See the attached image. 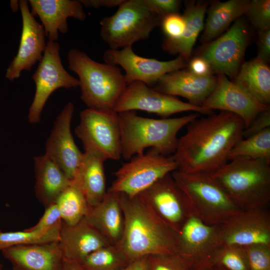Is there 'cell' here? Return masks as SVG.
Returning <instances> with one entry per match:
<instances>
[{
  "label": "cell",
  "mask_w": 270,
  "mask_h": 270,
  "mask_svg": "<svg viewBox=\"0 0 270 270\" xmlns=\"http://www.w3.org/2000/svg\"><path fill=\"white\" fill-rule=\"evenodd\" d=\"M198 118L186 126L172 156L178 170L211 174L228 162L231 150L242 138L245 126L240 117L226 112Z\"/></svg>",
  "instance_id": "1"
},
{
  "label": "cell",
  "mask_w": 270,
  "mask_h": 270,
  "mask_svg": "<svg viewBox=\"0 0 270 270\" xmlns=\"http://www.w3.org/2000/svg\"><path fill=\"white\" fill-rule=\"evenodd\" d=\"M118 194L124 218V228L117 245L128 262L152 254H176V234L162 222L138 196L130 197Z\"/></svg>",
  "instance_id": "2"
},
{
  "label": "cell",
  "mask_w": 270,
  "mask_h": 270,
  "mask_svg": "<svg viewBox=\"0 0 270 270\" xmlns=\"http://www.w3.org/2000/svg\"><path fill=\"white\" fill-rule=\"evenodd\" d=\"M118 114L122 156L127 160L150 148L162 155L171 156L177 145L178 132L200 114L194 112L178 118L156 119L139 116L134 111Z\"/></svg>",
  "instance_id": "3"
},
{
  "label": "cell",
  "mask_w": 270,
  "mask_h": 270,
  "mask_svg": "<svg viewBox=\"0 0 270 270\" xmlns=\"http://www.w3.org/2000/svg\"><path fill=\"white\" fill-rule=\"evenodd\" d=\"M210 175L240 210L268 208L270 163L246 158L232 159Z\"/></svg>",
  "instance_id": "4"
},
{
  "label": "cell",
  "mask_w": 270,
  "mask_h": 270,
  "mask_svg": "<svg viewBox=\"0 0 270 270\" xmlns=\"http://www.w3.org/2000/svg\"><path fill=\"white\" fill-rule=\"evenodd\" d=\"M67 60L68 68L78 77L80 99L88 108L114 110L128 86L120 69L116 66L94 60L75 48L69 51Z\"/></svg>",
  "instance_id": "5"
},
{
  "label": "cell",
  "mask_w": 270,
  "mask_h": 270,
  "mask_svg": "<svg viewBox=\"0 0 270 270\" xmlns=\"http://www.w3.org/2000/svg\"><path fill=\"white\" fill-rule=\"evenodd\" d=\"M172 174L189 199L194 214L204 223L220 224L241 211L210 174L177 170Z\"/></svg>",
  "instance_id": "6"
},
{
  "label": "cell",
  "mask_w": 270,
  "mask_h": 270,
  "mask_svg": "<svg viewBox=\"0 0 270 270\" xmlns=\"http://www.w3.org/2000/svg\"><path fill=\"white\" fill-rule=\"evenodd\" d=\"M161 20L144 0H124L114 14L101 20L100 34L110 49L132 46L148 38Z\"/></svg>",
  "instance_id": "7"
},
{
  "label": "cell",
  "mask_w": 270,
  "mask_h": 270,
  "mask_svg": "<svg viewBox=\"0 0 270 270\" xmlns=\"http://www.w3.org/2000/svg\"><path fill=\"white\" fill-rule=\"evenodd\" d=\"M128 161L114 172L115 178L108 190L134 196L178 170L172 155L164 156L152 148Z\"/></svg>",
  "instance_id": "8"
},
{
  "label": "cell",
  "mask_w": 270,
  "mask_h": 270,
  "mask_svg": "<svg viewBox=\"0 0 270 270\" xmlns=\"http://www.w3.org/2000/svg\"><path fill=\"white\" fill-rule=\"evenodd\" d=\"M75 133L82 142L84 152L96 154L105 160H120V124L118 114L114 110H82Z\"/></svg>",
  "instance_id": "9"
},
{
  "label": "cell",
  "mask_w": 270,
  "mask_h": 270,
  "mask_svg": "<svg viewBox=\"0 0 270 270\" xmlns=\"http://www.w3.org/2000/svg\"><path fill=\"white\" fill-rule=\"evenodd\" d=\"M152 212L177 234L194 214L190 202L172 173L137 195Z\"/></svg>",
  "instance_id": "10"
},
{
  "label": "cell",
  "mask_w": 270,
  "mask_h": 270,
  "mask_svg": "<svg viewBox=\"0 0 270 270\" xmlns=\"http://www.w3.org/2000/svg\"><path fill=\"white\" fill-rule=\"evenodd\" d=\"M56 42L48 40L42 60L32 78L36 84V92L28 115L30 124L40 122L44 107L51 94L56 90L79 86L78 80L64 68Z\"/></svg>",
  "instance_id": "11"
},
{
  "label": "cell",
  "mask_w": 270,
  "mask_h": 270,
  "mask_svg": "<svg viewBox=\"0 0 270 270\" xmlns=\"http://www.w3.org/2000/svg\"><path fill=\"white\" fill-rule=\"evenodd\" d=\"M117 113L141 110L168 118L177 113L194 112L210 114L212 111L184 102L176 97L159 92L140 82L128 84L114 108Z\"/></svg>",
  "instance_id": "12"
},
{
  "label": "cell",
  "mask_w": 270,
  "mask_h": 270,
  "mask_svg": "<svg viewBox=\"0 0 270 270\" xmlns=\"http://www.w3.org/2000/svg\"><path fill=\"white\" fill-rule=\"evenodd\" d=\"M249 40L245 20L239 18L223 34L206 44L197 56L209 64L212 73L234 78L242 65Z\"/></svg>",
  "instance_id": "13"
},
{
  "label": "cell",
  "mask_w": 270,
  "mask_h": 270,
  "mask_svg": "<svg viewBox=\"0 0 270 270\" xmlns=\"http://www.w3.org/2000/svg\"><path fill=\"white\" fill-rule=\"evenodd\" d=\"M103 58L105 63L119 65L123 68L128 85L140 82L150 87H153L166 74L184 68L188 65L187 62L180 56L168 61L142 57L136 54L132 46L121 50L109 49L104 52Z\"/></svg>",
  "instance_id": "14"
},
{
  "label": "cell",
  "mask_w": 270,
  "mask_h": 270,
  "mask_svg": "<svg viewBox=\"0 0 270 270\" xmlns=\"http://www.w3.org/2000/svg\"><path fill=\"white\" fill-rule=\"evenodd\" d=\"M220 245V224L210 225L194 214L190 216L176 236V254L192 270L207 265Z\"/></svg>",
  "instance_id": "15"
},
{
  "label": "cell",
  "mask_w": 270,
  "mask_h": 270,
  "mask_svg": "<svg viewBox=\"0 0 270 270\" xmlns=\"http://www.w3.org/2000/svg\"><path fill=\"white\" fill-rule=\"evenodd\" d=\"M268 208L241 210L220 224V245L270 244Z\"/></svg>",
  "instance_id": "16"
},
{
  "label": "cell",
  "mask_w": 270,
  "mask_h": 270,
  "mask_svg": "<svg viewBox=\"0 0 270 270\" xmlns=\"http://www.w3.org/2000/svg\"><path fill=\"white\" fill-rule=\"evenodd\" d=\"M74 110L72 102L64 106L56 118L45 145V154L58 165L70 180L74 178L83 156L71 131Z\"/></svg>",
  "instance_id": "17"
},
{
  "label": "cell",
  "mask_w": 270,
  "mask_h": 270,
  "mask_svg": "<svg viewBox=\"0 0 270 270\" xmlns=\"http://www.w3.org/2000/svg\"><path fill=\"white\" fill-rule=\"evenodd\" d=\"M202 107L234 114L242 120L245 128L260 113L270 109L269 106L258 102L222 74H218L215 87Z\"/></svg>",
  "instance_id": "18"
},
{
  "label": "cell",
  "mask_w": 270,
  "mask_h": 270,
  "mask_svg": "<svg viewBox=\"0 0 270 270\" xmlns=\"http://www.w3.org/2000/svg\"><path fill=\"white\" fill-rule=\"evenodd\" d=\"M22 18V31L18 52L6 70V77L10 80L19 78L24 70H31L40 62L46 47V33L30 11L28 2L19 1Z\"/></svg>",
  "instance_id": "19"
},
{
  "label": "cell",
  "mask_w": 270,
  "mask_h": 270,
  "mask_svg": "<svg viewBox=\"0 0 270 270\" xmlns=\"http://www.w3.org/2000/svg\"><path fill=\"white\" fill-rule=\"evenodd\" d=\"M216 82V77L213 74L200 76L182 68L163 76L152 88L170 96H182L189 104L202 107Z\"/></svg>",
  "instance_id": "20"
},
{
  "label": "cell",
  "mask_w": 270,
  "mask_h": 270,
  "mask_svg": "<svg viewBox=\"0 0 270 270\" xmlns=\"http://www.w3.org/2000/svg\"><path fill=\"white\" fill-rule=\"evenodd\" d=\"M1 252L12 270H62L64 258L58 241L17 246Z\"/></svg>",
  "instance_id": "21"
},
{
  "label": "cell",
  "mask_w": 270,
  "mask_h": 270,
  "mask_svg": "<svg viewBox=\"0 0 270 270\" xmlns=\"http://www.w3.org/2000/svg\"><path fill=\"white\" fill-rule=\"evenodd\" d=\"M58 244L64 260L78 264L92 252L110 244L85 218L71 226L62 222Z\"/></svg>",
  "instance_id": "22"
},
{
  "label": "cell",
  "mask_w": 270,
  "mask_h": 270,
  "mask_svg": "<svg viewBox=\"0 0 270 270\" xmlns=\"http://www.w3.org/2000/svg\"><path fill=\"white\" fill-rule=\"evenodd\" d=\"M31 12L42 22L48 40L56 42L59 32L68 31L67 20L73 18L80 21L86 18L84 6L76 0H30Z\"/></svg>",
  "instance_id": "23"
},
{
  "label": "cell",
  "mask_w": 270,
  "mask_h": 270,
  "mask_svg": "<svg viewBox=\"0 0 270 270\" xmlns=\"http://www.w3.org/2000/svg\"><path fill=\"white\" fill-rule=\"evenodd\" d=\"M85 219L111 244H118L124 228L119 195L109 190L96 206L90 208Z\"/></svg>",
  "instance_id": "24"
},
{
  "label": "cell",
  "mask_w": 270,
  "mask_h": 270,
  "mask_svg": "<svg viewBox=\"0 0 270 270\" xmlns=\"http://www.w3.org/2000/svg\"><path fill=\"white\" fill-rule=\"evenodd\" d=\"M36 198L44 208L54 204L72 183L62 169L45 154L34 158Z\"/></svg>",
  "instance_id": "25"
},
{
  "label": "cell",
  "mask_w": 270,
  "mask_h": 270,
  "mask_svg": "<svg viewBox=\"0 0 270 270\" xmlns=\"http://www.w3.org/2000/svg\"><path fill=\"white\" fill-rule=\"evenodd\" d=\"M105 161L96 154L84 152L72 180L80 190L90 208L101 202L107 192Z\"/></svg>",
  "instance_id": "26"
},
{
  "label": "cell",
  "mask_w": 270,
  "mask_h": 270,
  "mask_svg": "<svg viewBox=\"0 0 270 270\" xmlns=\"http://www.w3.org/2000/svg\"><path fill=\"white\" fill-rule=\"evenodd\" d=\"M208 3L206 2H186L183 16L185 28L182 36L176 40L166 38L163 50L172 54H178L187 62L189 60L196 40L204 28V18Z\"/></svg>",
  "instance_id": "27"
},
{
  "label": "cell",
  "mask_w": 270,
  "mask_h": 270,
  "mask_svg": "<svg viewBox=\"0 0 270 270\" xmlns=\"http://www.w3.org/2000/svg\"><path fill=\"white\" fill-rule=\"evenodd\" d=\"M234 82L264 105L270 102V68L268 64L255 58L242 64Z\"/></svg>",
  "instance_id": "28"
},
{
  "label": "cell",
  "mask_w": 270,
  "mask_h": 270,
  "mask_svg": "<svg viewBox=\"0 0 270 270\" xmlns=\"http://www.w3.org/2000/svg\"><path fill=\"white\" fill-rule=\"evenodd\" d=\"M250 0L216 1L208 9L201 40L208 44L221 34L234 21L246 14Z\"/></svg>",
  "instance_id": "29"
},
{
  "label": "cell",
  "mask_w": 270,
  "mask_h": 270,
  "mask_svg": "<svg viewBox=\"0 0 270 270\" xmlns=\"http://www.w3.org/2000/svg\"><path fill=\"white\" fill-rule=\"evenodd\" d=\"M56 204L62 222L70 226L84 219L90 208L80 190L72 180L70 184L60 195Z\"/></svg>",
  "instance_id": "30"
},
{
  "label": "cell",
  "mask_w": 270,
  "mask_h": 270,
  "mask_svg": "<svg viewBox=\"0 0 270 270\" xmlns=\"http://www.w3.org/2000/svg\"><path fill=\"white\" fill-rule=\"evenodd\" d=\"M238 158L260 160L270 163V128L240 138L231 150L228 160Z\"/></svg>",
  "instance_id": "31"
},
{
  "label": "cell",
  "mask_w": 270,
  "mask_h": 270,
  "mask_svg": "<svg viewBox=\"0 0 270 270\" xmlns=\"http://www.w3.org/2000/svg\"><path fill=\"white\" fill-rule=\"evenodd\" d=\"M130 262L117 244H108L89 254L80 264L84 270H122Z\"/></svg>",
  "instance_id": "32"
},
{
  "label": "cell",
  "mask_w": 270,
  "mask_h": 270,
  "mask_svg": "<svg viewBox=\"0 0 270 270\" xmlns=\"http://www.w3.org/2000/svg\"><path fill=\"white\" fill-rule=\"evenodd\" d=\"M62 222L46 232L0 230V252L8 248L30 244L58 242Z\"/></svg>",
  "instance_id": "33"
},
{
  "label": "cell",
  "mask_w": 270,
  "mask_h": 270,
  "mask_svg": "<svg viewBox=\"0 0 270 270\" xmlns=\"http://www.w3.org/2000/svg\"><path fill=\"white\" fill-rule=\"evenodd\" d=\"M208 264L224 270H250L244 248L234 245L218 246L214 250Z\"/></svg>",
  "instance_id": "34"
},
{
  "label": "cell",
  "mask_w": 270,
  "mask_h": 270,
  "mask_svg": "<svg viewBox=\"0 0 270 270\" xmlns=\"http://www.w3.org/2000/svg\"><path fill=\"white\" fill-rule=\"evenodd\" d=\"M146 270H192L177 254H166L147 256Z\"/></svg>",
  "instance_id": "35"
},
{
  "label": "cell",
  "mask_w": 270,
  "mask_h": 270,
  "mask_svg": "<svg viewBox=\"0 0 270 270\" xmlns=\"http://www.w3.org/2000/svg\"><path fill=\"white\" fill-rule=\"evenodd\" d=\"M258 31L270 29V0H250L246 14Z\"/></svg>",
  "instance_id": "36"
},
{
  "label": "cell",
  "mask_w": 270,
  "mask_h": 270,
  "mask_svg": "<svg viewBox=\"0 0 270 270\" xmlns=\"http://www.w3.org/2000/svg\"><path fill=\"white\" fill-rule=\"evenodd\" d=\"M244 248L250 270H270V244H256Z\"/></svg>",
  "instance_id": "37"
},
{
  "label": "cell",
  "mask_w": 270,
  "mask_h": 270,
  "mask_svg": "<svg viewBox=\"0 0 270 270\" xmlns=\"http://www.w3.org/2000/svg\"><path fill=\"white\" fill-rule=\"evenodd\" d=\"M160 26L166 38L176 40L182 36L184 31L185 20L182 15L172 14L162 18Z\"/></svg>",
  "instance_id": "38"
},
{
  "label": "cell",
  "mask_w": 270,
  "mask_h": 270,
  "mask_svg": "<svg viewBox=\"0 0 270 270\" xmlns=\"http://www.w3.org/2000/svg\"><path fill=\"white\" fill-rule=\"evenodd\" d=\"M62 222L60 214L56 203L45 208L44 212L38 222L27 230L46 232Z\"/></svg>",
  "instance_id": "39"
},
{
  "label": "cell",
  "mask_w": 270,
  "mask_h": 270,
  "mask_svg": "<svg viewBox=\"0 0 270 270\" xmlns=\"http://www.w3.org/2000/svg\"><path fill=\"white\" fill-rule=\"evenodd\" d=\"M145 4L161 18L178 13L181 2L178 0H144Z\"/></svg>",
  "instance_id": "40"
},
{
  "label": "cell",
  "mask_w": 270,
  "mask_h": 270,
  "mask_svg": "<svg viewBox=\"0 0 270 270\" xmlns=\"http://www.w3.org/2000/svg\"><path fill=\"white\" fill-rule=\"evenodd\" d=\"M270 128V110L260 113L243 132L242 138H247Z\"/></svg>",
  "instance_id": "41"
},
{
  "label": "cell",
  "mask_w": 270,
  "mask_h": 270,
  "mask_svg": "<svg viewBox=\"0 0 270 270\" xmlns=\"http://www.w3.org/2000/svg\"><path fill=\"white\" fill-rule=\"evenodd\" d=\"M258 52L256 58L268 63L270 59V29L258 31Z\"/></svg>",
  "instance_id": "42"
},
{
  "label": "cell",
  "mask_w": 270,
  "mask_h": 270,
  "mask_svg": "<svg viewBox=\"0 0 270 270\" xmlns=\"http://www.w3.org/2000/svg\"><path fill=\"white\" fill-rule=\"evenodd\" d=\"M188 69L193 74L200 76H206L213 74L209 64L204 58L196 56L190 60Z\"/></svg>",
  "instance_id": "43"
},
{
  "label": "cell",
  "mask_w": 270,
  "mask_h": 270,
  "mask_svg": "<svg viewBox=\"0 0 270 270\" xmlns=\"http://www.w3.org/2000/svg\"><path fill=\"white\" fill-rule=\"evenodd\" d=\"M83 6L88 8H113L118 6L124 0H81Z\"/></svg>",
  "instance_id": "44"
},
{
  "label": "cell",
  "mask_w": 270,
  "mask_h": 270,
  "mask_svg": "<svg viewBox=\"0 0 270 270\" xmlns=\"http://www.w3.org/2000/svg\"><path fill=\"white\" fill-rule=\"evenodd\" d=\"M146 257L144 256L130 262L122 270H146Z\"/></svg>",
  "instance_id": "45"
},
{
  "label": "cell",
  "mask_w": 270,
  "mask_h": 270,
  "mask_svg": "<svg viewBox=\"0 0 270 270\" xmlns=\"http://www.w3.org/2000/svg\"><path fill=\"white\" fill-rule=\"evenodd\" d=\"M62 270H84L81 265L77 262L64 260Z\"/></svg>",
  "instance_id": "46"
},
{
  "label": "cell",
  "mask_w": 270,
  "mask_h": 270,
  "mask_svg": "<svg viewBox=\"0 0 270 270\" xmlns=\"http://www.w3.org/2000/svg\"><path fill=\"white\" fill-rule=\"evenodd\" d=\"M224 270L215 266L208 264V265H206L204 266H203L200 268H199L194 270Z\"/></svg>",
  "instance_id": "47"
},
{
  "label": "cell",
  "mask_w": 270,
  "mask_h": 270,
  "mask_svg": "<svg viewBox=\"0 0 270 270\" xmlns=\"http://www.w3.org/2000/svg\"><path fill=\"white\" fill-rule=\"evenodd\" d=\"M2 268H3L2 264L0 263V270H2Z\"/></svg>",
  "instance_id": "48"
}]
</instances>
